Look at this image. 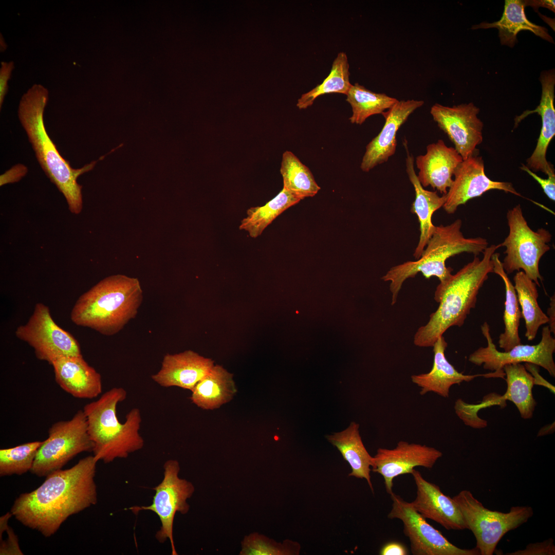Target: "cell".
<instances>
[{"label":"cell","mask_w":555,"mask_h":555,"mask_svg":"<svg viewBox=\"0 0 555 555\" xmlns=\"http://www.w3.org/2000/svg\"><path fill=\"white\" fill-rule=\"evenodd\" d=\"M406 158V171L410 182L413 185L415 193L411 211L416 214L419 223L420 236L418 244L415 249L413 256L416 260L421 256L429 240L435 229L432 223V217L434 213L443 207L446 194L442 196L437 192L430 191L424 189L419 182L414 170V159L408 151Z\"/></svg>","instance_id":"cb8c5ba5"},{"label":"cell","mask_w":555,"mask_h":555,"mask_svg":"<svg viewBox=\"0 0 555 555\" xmlns=\"http://www.w3.org/2000/svg\"><path fill=\"white\" fill-rule=\"evenodd\" d=\"M346 95V100L352 108L349 120L351 123L359 125L372 115L382 114L398 101L384 93L372 91L358 83L352 84Z\"/></svg>","instance_id":"1f68e13d"},{"label":"cell","mask_w":555,"mask_h":555,"mask_svg":"<svg viewBox=\"0 0 555 555\" xmlns=\"http://www.w3.org/2000/svg\"><path fill=\"white\" fill-rule=\"evenodd\" d=\"M540 80L542 84V96L538 107L533 110H526L515 119V123L528 115L537 113L542 119V128L537 144L533 153L527 160L526 165L533 171H541L548 176H555L554 170L546 160V152L555 135V109L554 107V70L541 72Z\"/></svg>","instance_id":"d6986e66"},{"label":"cell","mask_w":555,"mask_h":555,"mask_svg":"<svg viewBox=\"0 0 555 555\" xmlns=\"http://www.w3.org/2000/svg\"><path fill=\"white\" fill-rule=\"evenodd\" d=\"M359 428V424L352 422L347 429L327 436V439L338 448L351 467L349 476L366 479L373 492L370 475L373 457L363 445Z\"/></svg>","instance_id":"4316f807"},{"label":"cell","mask_w":555,"mask_h":555,"mask_svg":"<svg viewBox=\"0 0 555 555\" xmlns=\"http://www.w3.org/2000/svg\"><path fill=\"white\" fill-rule=\"evenodd\" d=\"M92 448L85 415L83 410H79L70 419L52 424L30 471L39 477L46 476L62 469L78 454L92 452Z\"/></svg>","instance_id":"9c48e42d"},{"label":"cell","mask_w":555,"mask_h":555,"mask_svg":"<svg viewBox=\"0 0 555 555\" xmlns=\"http://www.w3.org/2000/svg\"><path fill=\"white\" fill-rule=\"evenodd\" d=\"M462 160L454 147H448L442 140H438L427 146L425 154L416 157L418 180L423 188L431 186L446 194L453 182L452 176Z\"/></svg>","instance_id":"44dd1931"},{"label":"cell","mask_w":555,"mask_h":555,"mask_svg":"<svg viewBox=\"0 0 555 555\" xmlns=\"http://www.w3.org/2000/svg\"><path fill=\"white\" fill-rule=\"evenodd\" d=\"M49 92L41 84H34L22 97L18 117L42 169L65 197L70 212L78 215L83 207L82 187L78 178L91 170L97 161L79 169L72 168L60 154L49 137L44 122Z\"/></svg>","instance_id":"3957f363"},{"label":"cell","mask_w":555,"mask_h":555,"mask_svg":"<svg viewBox=\"0 0 555 555\" xmlns=\"http://www.w3.org/2000/svg\"><path fill=\"white\" fill-rule=\"evenodd\" d=\"M15 334L33 349L38 359L50 365L61 358L82 356L76 339L56 324L49 307L42 303L35 304L28 322L19 326Z\"/></svg>","instance_id":"8fae6325"},{"label":"cell","mask_w":555,"mask_h":555,"mask_svg":"<svg viewBox=\"0 0 555 555\" xmlns=\"http://www.w3.org/2000/svg\"><path fill=\"white\" fill-rule=\"evenodd\" d=\"M98 461L90 455L69 469L50 473L36 489L15 499L10 510L12 515L45 537L52 536L70 516L97 504Z\"/></svg>","instance_id":"6da1fadb"},{"label":"cell","mask_w":555,"mask_h":555,"mask_svg":"<svg viewBox=\"0 0 555 555\" xmlns=\"http://www.w3.org/2000/svg\"><path fill=\"white\" fill-rule=\"evenodd\" d=\"M509 234L500 244L506 247V256L502 265L505 272L510 274L522 269L525 274L540 286L543 281L539 264L543 255L550 250L552 238L550 232L544 228L534 231L528 226L520 205L509 210L507 213Z\"/></svg>","instance_id":"ba28073f"},{"label":"cell","mask_w":555,"mask_h":555,"mask_svg":"<svg viewBox=\"0 0 555 555\" xmlns=\"http://www.w3.org/2000/svg\"><path fill=\"white\" fill-rule=\"evenodd\" d=\"M405 547L400 543L391 542L385 544L380 551L381 555H406L408 554Z\"/></svg>","instance_id":"b9f144b4"},{"label":"cell","mask_w":555,"mask_h":555,"mask_svg":"<svg viewBox=\"0 0 555 555\" xmlns=\"http://www.w3.org/2000/svg\"><path fill=\"white\" fill-rule=\"evenodd\" d=\"M442 456V452L433 447L401 440L393 449L379 448L373 457L372 470L382 476L390 495L395 477L411 474L416 467L431 469Z\"/></svg>","instance_id":"9a60e30c"},{"label":"cell","mask_w":555,"mask_h":555,"mask_svg":"<svg viewBox=\"0 0 555 555\" xmlns=\"http://www.w3.org/2000/svg\"><path fill=\"white\" fill-rule=\"evenodd\" d=\"M390 496L392 504L387 517L402 522L403 533L410 541L412 554L480 555L476 547L462 549L450 542L414 509L411 503L394 492Z\"/></svg>","instance_id":"4fadbf2b"},{"label":"cell","mask_w":555,"mask_h":555,"mask_svg":"<svg viewBox=\"0 0 555 555\" xmlns=\"http://www.w3.org/2000/svg\"><path fill=\"white\" fill-rule=\"evenodd\" d=\"M553 540L549 538L541 542L528 544L524 549L507 553V555H554Z\"/></svg>","instance_id":"74e56055"},{"label":"cell","mask_w":555,"mask_h":555,"mask_svg":"<svg viewBox=\"0 0 555 555\" xmlns=\"http://www.w3.org/2000/svg\"><path fill=\"white\" fill-rule=\"evenodd\" d=\"M525 6H530L535 10L539 7H543L549 9L554 12V1L552 0H540V1H525Z\"/></svg>","instance_id":"f6af8a7d"},{"label":"cell","mask_w":555,"mask_h":555,"mask_svg":"<svg viewBox=\"0 0 555 555\" xmlns=\"http://www.w3.org/2000/svg\"><path fill=\"white\" fill-rule=\"evenodd\" d=\"M411 474L416 486V496L411 504L416 511L447 530L467 529L461 511L452 498L443 494L439 486L424 479L418 471L414 469Z\"/></svg>","instance_id":"ac0fdd59"},{"label":"cell","mask_w":555,"mask_h":555,"mask_svg":"<svg viewBox=\"0 0 555 555\" xmlns=\"http://www.w3.org/2000/svg\"><path fill=\"white\" fill-rule=\"evenodd\" d=\"M214 365L211 359L191 350L178 354H166L163 357L160 369L152 375L151 378L162 387L176 386L191 391Z\"/></svg>","instance_id":"ffe728a7"},{"label":"cell","mask_w":555,"mask_h":555,"mask_svg":"<svg viewBox=\"0 0 555 555\" xmlns=\"http://www.w3.org/2000/svg\"><path fill=\"white\" fill-rule=\"evenodd\" d=\"M142 300L143 292L137 279L112 275L79 297L72 308L70 319L76 325L112 336L135 317Z\"/></svg>","instance_id":"277c9868"},{"label":"cell","mask_w":555,"mask_h":555,"mask_svg":"<svg viewBox=\"0 0 555 555\" xmlns=\"http://www.w3.org/2000/svg\"><path fill=\"white\" fill-rule=\"evenodd\" d=\"M126 396L123 388L115 387L83 407L93 446L92 452L98 461L107 464L127 458L144 446V439L139 433L142 421L140 410L131 409L123 423L118 419L117 405Z\"/></svg>","instance_id":"5b68a950"},{"label":"cell","mask_w":555,"mask_h":555,"mask_svg":"<svg viewBox=\"0 0 555 555\" xmlns=\"http://www.w3.org/2000/svg\"><path fill=\"white\" fill-rule=\"evenodd\" d=\"M454 179L446 194L443 208L448 214H453L458 207L473 198L491 190H502L522 196L508 182L493 181L485 174L482 157L473 155L458 165Z\"/></svg>","instance_id":"2e32d148"},{"label":"cell","mask_w":555,"mask_h":555,"mask_svg":"<svg viewBox=\"0 0 555 555\" xmlns=\"http://www.w3.org/2000/svg\"><path fill=\"white\" fill-rule=\"evenodd\" d=\"M526 369L532 375L534 378V384H539L545 386L552 392L554 393V387L551 384L546 381L540 374L539 369L538 365L530 363H525L524 365Z\"/></svg>","instance_id":"7bdbcfd3"},{"label":"cell","mask_w":555,"mask_h":555,"mask_svg":"<svg viewBox=\"0 0 555 555\" xmlns=\"http://www.w3.org/2000/svg\"><path fill=\"white\" fill-rule=\"evenodd\" d=\"M13 516L11 512H7L0 518V528L4 529L7 533V538L5 540L1 541V555H22L18 544L17 536L13 529L8 525L9 519Z\"/></svg>","instance_id":"8d00e7d4"},{"label":"cell","mask_w":555,"mask_h":555,"mask_svg":"<svg viewBox=\"0 0 555 555\" xmlns=\"http://www.w3.org/2000/svg\"><path fill=\"white\" fill-rule=\"evenodd\" d=\"M180 465L175 459H169L163 465L162 481L153 488L155 494L152 503L149 506H133L128 508L134 513L142 510H150L158 516L161 527L155 538L161 543L169 540L171 554L177 555L173 539V524L176 512L184 514L190 508L187 500L194 492L192 483L179 477Z\"/></svg>","instance_id":"30bf717a"},{"label":"cell","mask_w":555,"mask_h":555,"mask_svg":"<svg viewBox=\"0 0 555 555\" xmlns=\"http://www.w3.org/2000/svg\"><path fill=\"white\" fill-rule=\"evenodd\" d=\"M492 245L483 252L482 259L474 256L455 274L440 282L434 300L438 303L437 310L430 316L428 323L419 327L414 337V344L419 347H433L437 339L452 326L460 327L474 308L479 291L493 272V254L501 247Z\"/></svg>","instance_id":"7a4b0ae2"},{"label":"cell","mask_w":555,"mask_h":555,"mask_svg":"<svg viewBox=\"0 0 555 555\" xmlns=\"http://www.w3.org/2000/svg\"><path fill=\"white\" fill-rule=\"evenodd\" d=\"M447 345L443 336L439 337L433 346L434 361L431 371L427 373L411 376L412 381L420 388L421 395L433 392L447 398L449 396L451 387L454 384H459L464 381L469 382L480 376L504 378V373L501 372H491L473 375H466L458 372L445 356Z\"/></svg>","instance_id":"7402d4cb"},{"label":"cell","mask_w":555,"mask_h":555,"mask_svg":"<svg viewBox=\"0 0 555 555\" xmlns=\"http://www.w3.org/2000/svg\"><path fill=\"white\" fill-rule=\"evenodd\" d=\"M300 200L301 199L283 188L264 206L249 208L247 211V216L241 221L239 228L247 231L251 237L256 238L279 215Z\"/></svg>","instance_id":"4dcf8cb0"},{"label":"cell","mask_w":555,"mask_h":555,"mask_svg":"<svg viewBox=\"0 0 555 555\" xmlns=\"http://www.w3.org/2000/svg\"><path fill=\"white\" fill-rule=\"evenodd\" d=\"M503 369L506 376L507 388L501 400L512 402L523 419L531 418L536 405L532 394L534 385L533 376L521 363L506 364Z\"/></svg>","instance_id":"83f0119b"},{"label":"cell","mask_w":555,"mask_h":555,"mask_svg":"<svg viewBox=\"0 0 555 555\" xmlns=\"http://www.w3.org/2000/svg\"><path fill=\"white\" fill-rule=\"evenodd\" d=\"M514 289L522 316L525 322V337L529 341L536 337L540 327L548 323L547 315L539 305L537 285L523 271L516 272L513 278Z\"/></svg>","instance_id":"f546056e"},{"label":"cell","mask_w":555,"mask_h":555,"mask_svg":"<svg viewBox=\"0 0 555 555\" xmlns=\"http://www.w3.org/2000/svg\"><path fill=\"white\" fill-rule=\"evenodd\" d=\"M42 443L35 441L1 449L0 476L21 475L30 471Z\"/></svg>","instance_id":"e575fe53"},{"label":"cell","mask_w":555,"mask_h":555,"mask_svg":"<svg viewBox=\"0 0 555 555\" xmlns=\"http://www.w3.org/2000/svg\"><path fill=\"white\" fill-rule=\"evenodd\" d=\"M487 345L480 347L471 354L469 361L477 366L483 365L491 372H504V366L508 364L530 363L542 367L552 377H555V363L553 354L555 351V339L548 326L543 327L542 338L535 345L520 344L507 351H500L494 344L487 322L481 326Z\"/></svg>","instance_id":"7c38bea8"},{"label":"cell","mask_w":555,"mask_h":555,"mask_svg":"<svg viewBox=\"0 0 555 555\" xmlns=\"http://www.w3.org/2000/svg\"><path fill=\"white\" fill-rule=\"evenodd\" d=\"M422 100H398L382 115L385 121L379 134L366 145L360 168L368 172L386 162L394 155L397 147V133L409 117L424 104Z\"/></svg>","instance_id":"e0dca14e"},{"label":"cell","mask_w":555,"mask_h":555,"mask_svg":"<svg viewBox=\"0 0 555 555\" xmlns=\"http://www.w3.org/2000/svg\"><path fill=\"white\" fill-rule=\"evenodd\" d=\"M499 255L498 253L495 252L492 257L494 264L493 272L502 279L506 291L503 316L505 329L499 335L498 343L499 347L504 349V351H507L514 346L521 344L519 327L522 316L514 285L503 268L502 262L499 258Z\"/></svg>","instance_id":"f1b7e54d"},{"label":"cell","mask_w":555,"mask_h":555,"mask_svg":"<svg viewBox=\"0 0 555 555\" xmlns=\"http://www.w3.org/2000/svg\"><path fill=\"white\" fill-rule=\"evenodd\" d=\"M51 365L57 383L73 397L92 399L102 393L101 375L82 356L61 358Z\"/></svg>","instance_id":"603a6c76"},{"label":"cell","mask_w":555,"mask_h":555,"mask_svg":"<svg viewBox=\"0 0 555 555\" xmlns=\"http://www.w3.org/2000/svg\"><path fill=\"white\" fill-rule=\"evenodd\" d=\"M462 221L456 219L452 223L435 227L420 257L415 261H408L392 267L382 276L390 282L392 305L396 302L403 283L420 272L426 278H437L443 282L452 275V269L446 265L450 257L467 252L477 256L488 246L487 240L482 237H465L460 229Z\"/></svg>","instance_id":"8992f818"},{"label":"cell","mask_w":555,"mask_h":555,"mask_svg":"<svg viewBox=\"0 0 555 555\" xmlns=\"http://www.w3.org/2000/svg\"><path fill=\"white\" fill-rule=\"evenodd\" d=\"M296 543H278L257 533L246 536L242 542L240 555H285L295 554Z\"/></svg>","instance_id":"d590c367"},{"label":"cell","mask_w":555,"mask_h":555,"mask_svg":"<svg viewBox=\"0 0 555 555\" xmlns=\"http://www.w3.org/2000/svg\"><path fill=\"white\" fill-rule=\"evenodd\" d=\"M452 498L461 511L467 529L476 539L475 547L480 555L493 554L505 534L526 523L533 514L529 506H513L507 513L490 510L467 490Z\"/></svg>","instance_id":"52a82bcc"},{"label":"cell","mask_w":555,"mask_h":555,"mask_svg":"<svg viewBox=\"0 0 555 555\" xmlns=\"http://www.w3.org/2000/svg\"><path fill=\"white\" fill-rule=\"evenodd\" d=\"M520 168L528 173L540 184L544 192L550 200H555V176H548L547 179H544L538 176L525 165L522 164Z\"/></svg>","instance_id":"f35d334b"},{"label":"cell","mask_w":555,"mask_h":555,"mask_svg":"<svg viewBox=\"0 0 555 555\" xmlns=\"http://www.w3.org/2000/svg\"><path fill=\"white\" fill-rule=\"evenodd\" d=\"M191 392L190 399L194 404L212 410L230 401L237 390L233 375L223 366L214 365Z\"/></svg>","instance_id":"d4e9b609"},{"label":"cell","mask_w":555,"mask_h":555,"mask_svg":"<svg viewBox=\"0 0 555 555\" xmlns=\"http://www.w3.org/2000/svg\"><path fill=\"white\" fill-rule=\"evenodd\" d=\"M28 172V168L18 163L13 166L0 176V186L19 181Z\"/></svg>","instance_id":"60d3db41"},{"label":"cell","mask_w":555,"mask_h":555,"mask_svg":"<svg viewBox=\"0 0 555 555\" xmlns=\"http://www.w3.org/2000/svg\"><path fill=\"white\" fill-rule=\"evenodd\" d=\"M280 172L283 188L301 200L314 196L321 189L309 169L290 151L283 154Z\"/></svg>","instance_id":"d6a6232c"},{"label":"cell","mask_w":555,"mask_h":555,"mask_svg":"<svg viewBox=\"0 0 555 555\" xmlns=\"http://www.w3.org/2000/svg\"><path fill=\"white\" fill-rule=\"evenodd\" d=\"M349 65L346 53L340 52L334 60L329 74L322 83L302 94L298 100L297 106L300 109L311 106L320 96L330 93L346 95L351 84L349 81Z\"/></svg>","instance_id":"836d02e7"},{"label":"cell","mask_w":555,"mask_h":555,"mask_svg":"<svg viewBox=\"0 0 555 555\" xmlns=\"http://www.w3.org/2000/svg\"><path fill=\"white\" fill-rule=\"evenodd\" d=\"M14 64L13 61L2 62L0 68V109L8 91V81L11 78Z\"/></svg>","instance_id":"ab89813d"},{"label":"cell","mask_w":555,"mask_h":555,"mask_svg":"<svg viewBox=\"0 0 555 555\" xmlns=\"http://www.w3.org/2000/svg\"><path fill=\"white\" fill-rule=\"evenodd\" d=\"M479 112L473 103L452 107L436 103L431 108L433 120L463 160L474 155L476 146L483 141V123L477 116Z\"/></svg>","instance_id":"5bb4252c"},{"label":"cell","mask_w":555,"mask_h":555,"mask_svg":"<svg viewBox=\"0 0 555 555\" xmlns=\"http://www.w3.org/2000/svg\"><path fill=\"white\" fill-rule=\"evenodd\" d=\"M548 319V326L551 333L555 334V297L554 294L550 298L549 306L547 311Z\"/></svg>","instance_id":"ee69618b"},{"label":"cell","mask_w":555,"mask_h":555,"mask_svg":"<svg viewBox=\"0 0 555 555\" xmlns=\"http://www.w3.org/2000/svg\"><path fill=\"white\" fill-rule=\"evenodd\" d=\"M525 1L506 0L501 18L492 23H482L474 26L472 29L496 28L498 30L502 45L513 47L517 41L519 32L528 30L535 35L553 43L547 29L528 20L525 13Z\"/></svg>","instance_id":"484cf974"}]
</instances>
